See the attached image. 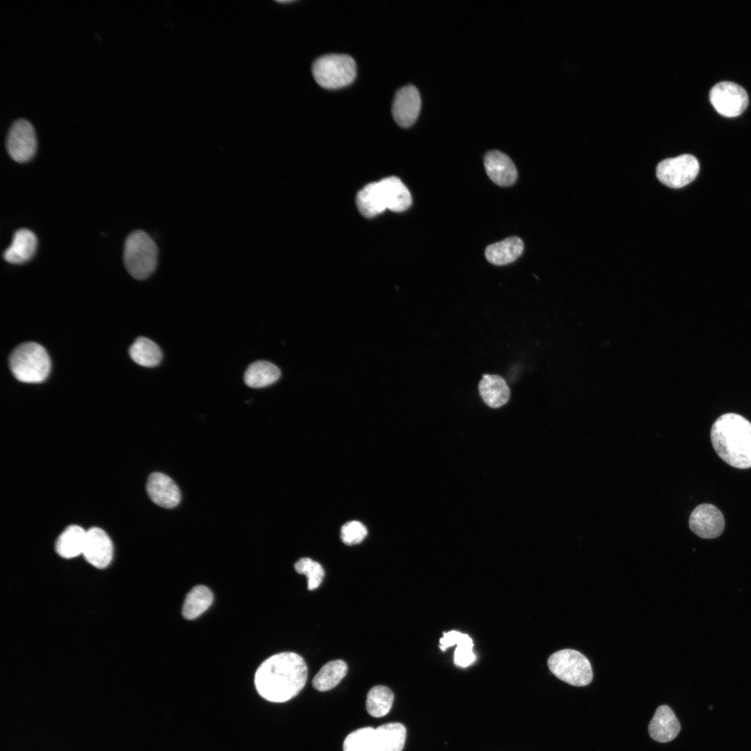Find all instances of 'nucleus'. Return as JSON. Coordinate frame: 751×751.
I'll return each instance as SVG.
<instances>
[{"mask_svg":"<svg viewBox=\"0 0 751 751\" xmlns=\"http://www.w3.org/2000/svg\"><path fill=\"white\" fill-rule=\"evenodd\" d=\"M307 667L304 659L294 652H281L265 660L255 675L258 693L273 702H284L296 697L304 688Z\"/></svg>","mask_w":751,"mask_h":751,"instance_id":"f257e3e1","label":"nucleus"},{"mask_svg":"<svg viewBox=\"0 0 751 751\" xmlns=\"http://www.w3.org/2000/svg\"><path fill=\"white\" fill-rule=\"evenodd\" d=\"M713 447L726 463L738 469L751 467V423L735 413L718 417L711 430Z\"/></svg>","mask_w":751,"mask_h":751,"instance_id":"f03ea898","label":"nucleus"},{"mask_svg":"<svg viewBox=\"0 0 751 751\" xmlns=\"http://www.w3.org/2000/svg\"><path fill=\"white\" fill-rule=\"evenodd\" d=\"M124 261L128 273L135 279L148 278L156 269L159 249L154 239L143 230L132 232L127 238Z\"/></svg>","mask_w":751,"mask_h":751,"instance_id":"7ed1b4c3","label":"nucleus"},{"mask_svg":"<svg viewBox=\"0 0 751 751\" xmlns=\"http://www.w3.org/2000/svg\"><path fill=\"white\" fill-rule=\"evenodd\" d=\"M9 366L13 376L25 383H40L49 376V356L43 346L35 342H25L12 352Z\"/></svg>","mask_w":751,"mask_h":751,"instance_id":"20e7f679","label":"nucleus"},{"mask_svg":"<svg viewBox=\"0 0 751 751\" xmlns=\"http://www.w3.org/2000/svg\"><path fill=\"white\" fill-rule=\"evenodd\" d=\"M312 70L316 83L326 89L345 87L356 77L355 62L347 54L321 56L314 60Z\"/></svg>","mask_w":751,"mask_h":751,"instance_id":"39448f33","label":"nucleus"},{"mask_svg":"<svg viewBox=\"0 0 751 751\" xmlns=\"http://www.w3.org/2000/svg\"><path fill=\"white\" fill-rule=\"evenodd\" d=\"M547 665L553 675L570 685L584 686L592 680L591 664L579 651L571 649L557 651L549 656Z\"/></svg>","mask_w":751,"mask_h":751,"instance_id":"423d86ee","label":"nucleus"},{"mask_svg":"<svg viewBox=\"0 0 751 751\" xmlns=\"http://www.w3.org/2000/svg\"><path fill=\"white\" fill-rule=\"evenodd\" d=\"M699 170L697 159L686 154L661 161L656 167V177L665 186L679 188L692 182Z\"/></svg>","mask_w":751,"mask_h":751,"instance_id":"0eeeda50","label":"nucleus"},{"mask_svg":"<svg viewBox=\"0 0 751 751\" xmlns=\"http://www.w3.org/2000/svg\"><path fill=\"white\" fill-rule=\"evenodd\" d=\"M709 97L716 111L729 118L740 115L749 102L745 90L731 81H722L714 85L709 92Z\"/></svg>","mask_w":751,"mask_h":751,"instance_id":"6e6552de","label":"nucleus"},{"mask_svg":"<svg viewBox=\"0 0 751 751\" xmlns=\"http://www.w3.org/2000/svg\"><path fill=\"white\" fill-rule=\"evenodd\" d=\"M6 145L9 155L15 161H30L37 150L36 134L31 122L25 119L15 120L8 131Z\"/></svg>","mask_w":751,"mask_h":751,"instance_id":"1a4fd4ad","label":"nucleus"},{"mask_svg":"<svg viewBox=\"0 0 751 751\" xmlns=\"http://www.w3.org/2000/svg\"><path fill=\"white\" fill-rule=\"evenodd\" d=\"M691 530L697 536L712 539L720 535L725 528L722 512L715 506L703 503L697 506L689 518Z\"/></svg>","mask_w":751,"mask_h":751,"instance_id":"9d476101","label":"nucleus"},{"mask_svg":"<svg viewBox=\"0 0 751 751\" xmlns=\"http://www.w3.org/2000/svg\"><path fill=\"white\" fill-rule=\"evenodd\" d=\"M421 106L417 88L408 85L398 89L392 104L391 113L395 122L402 127H409L417 120Z\"/></svg>","mask_w":751,"mask_h":751,"instance_id":"9b49d317","label":"nucleus"},{"mask_svg":"<svg viewBox=\"0 0 751 751\" xmlns=\"http://www.w3.org/2000/svg\"><path fill=\"white\" fill-rule=\"evenodd\" d=\"M82 554L92 565L97 568L107 567L112 559L113 544L106 532L97 527L88 530Z\"/></svg>","mask_w":751,"mask_h":751,"instance_id":"f8f14e48","label":"nucleus"},{"mask_svg":"<svg viewBox=\"0 0 751 751\" xmlns=\"http://www.w3.org/2000/svg\"><path fill=\"white\" fill-rule=\"evenodd\" d=\"M147 492L151 500L165 508L177 506L181 499V493L176 483L168 476L153 472L148 477Z\"/></svg>","mask_w":751,"mask_h":751,"instance_id":"ddd939ff","label":"nucleus"},{"mask_svg":"<svg viewBox=\"0 0 751 751\" xmlns=\"http://www.w3.org/2000/svg\"><path fill=\"white\" fill-rule=\"evenodd\" d=\"M484 166L490 179L499 186H508L517 180V172L514 163L500 151L487 152L484 156Z\"/></svg>","mask_w":751,"mask_h":751,"instance_id":"4468645a","label":"nucleus"},{"mask_svg":"<svg viewBox=\"0 0 751 751\" xmlns=\"http://www.w3.org/2000/svg\"><path fill=\"white\" fill-rule=\"evenodd\" d=\"M680 729L677 718L668 705H661L656 709L648 726L650 737L659 743H667L675 739Z\"/></svg>","mask_w":751,"mask_h":751,"instance_id":"2eb2a0df","label":"nucleus"},{"mask_svg":"<svg viewBox=\"0 0 751 751\" xmlns=\"http://www.w3.org/2000/svg\"><path fill=\"white\" fill-rule=\"evenodd\" d=\"M36 248L37 238L34 233L27 229H20L14 234L13 241L3 256L10 264H22L33 257Z\"/></svg>","mask_w":751,"mask_h":751,"instance_id":"dca6fc26","label":"nucleus"},{"mask_svg":"<svg viewBox=\"0 0 751 751\" xmlns=\"http://www.w3.org/2000/svg\"><path fill=\"white\" fill-rule=\"evenodd\" d=\"M440 649L446 650L449 647L457 645L454 652V663L461 667H467L472 664L476 659L475 653L473 652L472 639L466 633L457 631H451L443 633V637L439 640Z\"/></svg>","mask_w":751,"mask_h":751,"instance_id":"f3484780","label":"nucleus"},{"mask_svg":"<svg viewBox=\"0 0 751 751\" xmlns=\"http://www.w3.org/2000/svg\"><path fill=\"white\" fill-rule=\"evenodd\" d=\"M524 250V243L517 236H510L488 245L485 251L487 260L494 265L502 266L515 261Z\"/></svg>","mask_w":751,"mask_h":751,"instance_id":"a211bd4d","label":"nucleus"},{"mask_svg":"<svg viewBox=\"0 0 751 751\" xmlns=\"http://www.w3.org/2000/svg\"><path fill=\"white\" fill-rule=\"evenodd\" d=\"M478 390L483 401L493 408L503 406L510 398V389L505 380L497 375H483Z\"/></svg>","mask_w":751,"mask_h":751,"instance_id":"6ab92c4d","label":"nucleus"},{"mask_svg":"<svg viewBox=\"0 0 751 751\" xmlns=\"http://www.w3.org/2000/svg\"><path fill=\"white\" fill-rule=\"evenodd\" d=\"M356 202L360 213L365 217H374L387 209L380 181L366 185L357 193Z\"/></svg>","mask_w":751,"mask_h":751,"instance_id":"aec40b11","label":"nucleus"},{"mask_svg":"<svg viewBox=\"0 0 751 751\" xmlns=\"http://www.w3.org/2000/svg\"><path fill=\"white\" fill-rule=\"evenodd\" d=\"M406 729L399 722L382 725L375 729V751H402Z\"/></svg>","mask_w":751,"mask_h":751,"instance_id":"412c9836","label":"nucleus"},{"mask_svg":"<svg viewBox=\"0 0 751 751\" xmlns=\"http://www.w3.org/2000/svg\"><path fill=\"white\" fill-rule=\"evenodd\" d=\"M379 181L383 190L387 209L401 212L411 206V194L399 178L389 177Z\"/></svg>","mask_w":751,"mask_h":751,"instance_id":"4be33fe9","label":"nucleus"},{"mask_svg":"<svg viewBox=\"0 0 751 751\" xmlns=\"http://www.w3.org/2000/svg\"><path fill=\"white\" fill-rule=\"evenodd\" d=\"M86 531L77 525L66 528L56 542V551L65 558H72L82 554Z\"/></svg>","mask_w":751,"mask_h":751,"instance_id":"5701e85b","label":"nucleus"},{"mask_svg":"<svg viewBox=\"0 0 751 751\" xmlns=\"http://www.w3.org/2000/svg\"><path fill=\"white\" fill-rule=\"evenodd\" d=\"M280 376V370L274 364L267 361H257L251 364L246 369L244 382L250 387L261 388L273 384Z\"/></svg>","mask_w":751,"mask_h":751,"instance_id":"b1692460","label":"nucleus"},{"mask_svg":"<svg viewBox=\"0 0 751 751\" xmlns=\"http://www.w3.org/2000/svg\"><path fill=\"white\" fill-rule=\"evenodd\" d=\"M213 600V595L208 587L203 585L193 587L184 600L181 611L184 617L189 620L197 618L209 608Z\"/></svg>","mask_w":751,"mask_h":751,"instance_id":"393cba45","label":"nucleus"},{"mask_svg":"<svg viewBox=\"0 0 751 751\" xmlns=\"http://www.w3.org/2000/svg\"><path fill=\"white\" fill-rule=\"evenodd\" d=\"M348 667L342 660L331 661L321 667L312 680L313 687L318 691H327L337 686L346 675Z\"/></svg>","mask_w":751,"mask_h":751,"instance_id":"a878e982","label":"nucleus"},{"mask_svg":"<svg viewBox=\"0 0 751 751\" xmlns=\"http://www.w3.org/2000/svg\"><path fill=\"white\" fill-rule=\"evenodd\" d=\"M129 353L134 362L145 367L155 366L162 359V353L158 345L144 337L136 339L130 346Z\"/></svg>","mask_w":751,"mask_h":751,"instance_id":"bb28decb","label":"nucleus"},{"mask_svg":"<svg viewBox=\"0 0 751 751\" xmlns=\"http://www.w3.org/2000/svg\"><path fill=\"white\" fill-rule=\"evenodd\" d=\"M394 698V693L388 687L382 685L373 686L366 697L367 712L375 718L385 716L389 712Z\"/></svg>","mask_w":751,"mask_h":751,"instance_id":"cd10ccee","label":"nucleus"},{"mask_svg":"<svg viewBox=\"0 0 751 751\" xmlns=\"http://www.w3.org/2000/svg\"><path fill=\"white\" fill-rule=\"evenodd\" d=\"M344 751H375V728L366 727L350 733L344 739Z\"/></svg>","mask_w":751,"mask_h":751,"instance_id":"c85d7f7f","label":"nucleus"},{"mask_svg":"<svg viewBox=\"0 0 751 751\" xmlns=\"http://www.w3.org/2000/svg\"><path fill=\"white\" fill-rule=\"evenodd\" d=\"M295 570L307 578V588L313 590L317 588L323 581L325 572L320 563L312 559L303 557L294 565Z\"/></svg>","mask_w":751,"mask_h":751,"instance_id":"c756f323","label":"nucleus"},{"mask_svg":"<svg viewBox=\"0 0 751 751\" xmlns=\"http://www.w3.org/2000/svg\"><path fill=\"white\" fill-rule=\"evenodd\" d=\"M367 535L366 526L358 521L345 523L340 531L342 542L347 545L360 543Z\"/></svg>","mask_w":751,"mask_h":751,"instance_id":"7c9ffc66","label":"nucleus"}]
</instances>
